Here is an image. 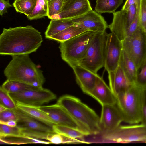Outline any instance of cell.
<instances>
[{"mask_svg":"<svg viewBox=\"0 0 146 146\" xmlns=\"http://www.w3.org/2000/svg\"><path fill=\"white\" fill-rule=\"evenodd\" d=\"M122 50V42L117 37L111 32L107 34L104 67L108 73L114 71L119 66Z\"/></svg>","mask_w":146,"mask_h":146,"instance_id":"cell-11","label":"cell"},{"mask_svg":"<svg viewBox=\"0 0 146 146\" xmlns=\"http://www.w3.org/2000/svg\"><path fill=\"white\" fill-rule=\"evenodd\" d=\"M17 106L29 115L52 127L54 122L38 107L24 105L16 103Z\"/></svg>","mask_w":146,"mask_h":146,"instance_id":"cell-21","label":"cell"},{"mask_svg":"<svg viewBox=\"0 0 146 146\" xmlns=\"http://www.w3.org/2000/svg\"><path fill=\"white\" fill-rule=\"evenodd\" d=\"M43 41L41 33L31 25L4 28L0 35V54H29L36 52Z\"/></svg>","mask_w":146,"mask_h":146,"instance_id":"cell-1","label":"cell"},{"mask_svg":"<svg viewBox=\"0 0 146 146\" xmlns=\"http://www.w3.org/2000/svg\"><path fill=\"white\" fill-rule=\"evenodd\" d=\"M144 89L135 83L116 96V105L122 115L123 121L131 125L141 123Z\"/></svg>","mask_w":146,"mask_h":146,"instance_id":"cell-4","label":"cell"},{"mask_svg":"<svg viewBox=\"0 0 146 146\" xmlns=\"http://www.w3.org/2000/svg\"><path fill=\"white\" fill-rule=\"evenodd\" d=\"M48 8V2L46 0H37L33 11L27 17L29 20H32L47 16Z\"/></svg>","mask_w":146,"mask_h":146,"instance_id":"cell-30","label":"cell"},{"mask_svg":"<svg viewBox=\"0 0 146 146\" xmlns=\"http://www.w3.org/2000/svg\"><path fill=\"white\" fill-rule=\"evenodd\" d=\"M22 136H24L22 133L21 129L17 126L11 127L0 123V137Z\"/></svg>","mask_w":146,"mask_h":146,"instance_id":"cell-31","label":"cell"},{"mask_svg":"<svg viewBox=\"0 0 146 146\" xmlns=\"http://www.w3.org/2000/svg\"><path fill=\"white\" fill-rule=\"evenodd\" d=\"M121 41L123 49L134 61L138 72L146 59V33L140 26Z\"/></svg>","mask_w":146,"mask_h":146,"instance_id":"cell-9","label":"cell"},{"mask_svg":"<svg viewBox=\"0 0 146 146\" xmlns=\"http://www.w3.org/2000/svg\"><path fill=\"white\" fill-rule=\"evenodd\" d=\"M46 140L51 143L55 144H90L84 140L70 137L64 135L54 133L48 134Z\"/></svg>","mask_w":146,"mask_h":146,"instance_id":"cell-28","label":"cell"},{"mask_svg":"<svg viewBox=\"0 0 146 146\" xmlns=\"http://www.w3.org/2000/svg\"><path fill=\"white\" fill-rule=\"evenodd\" d=\"M92 143L146 142V126L142 124L121 126L107 133L95 135Z\"/></svg>","mask_w":146,"mask_h":146,"instance_id":"cell-5","label":"cell"},{"mask_svg":"<svg viewBox=\"0 0 146 146\" xmlns=\"http://www.w3.org/2000/svg\"><path fill=\"white\" fill-rule=\"evenodd\" d=\"M119 66L122 68L131 83V84L135 83L138 72L136 66L123 49L119 61Z\"/></svg>","mask_w":146,"mask_h":146,"instance_id":"cell-20","label":"cell"},{"mask_svg":"<svg viewBox=\"0 0 146 146\" xmlns=\"http://www.w3.org/2000/svg\"><path fill=\"white\" fill-rule=\"evenodd\" d=\"M46 0L47 1V2H49V1H50L51 0Z\"/></svg>","mask_w":146,"mask_h":146,"instance_id":"cell-44","label":"cell"},{"mask_svg":"<svg viewBox=\"0 0 146 146\" xmlns=\"http://www.w3.org/2000/svg\"><path fill=\"white\" fill-rule=\"evenodd\" d=\"M0 105L7 109L13 110L17 108L16 103L10 96L9 93L1 86L0 88Z\"/></svg>","mask_w":146,"mask_h":146,"instance_id":"cell-33","label":"cell"},{"mask_svg":"<svg viewBox=\"0 0 146 146\" xmlns=\"http://www.w3.org/2000/svg\"><path fill=\"white\" fill-rule=\"evenodd\" d=\"M17 116L14 110L7 109L0 112V123L4 124L11 121H17Z\"/></svg>","mask_w":146,"mask_h":146,"instance_id":"cell-35","label":"cell"},{"mask_svg":"<svg viewBox=\"0 0 146 146\" xmlns=\"http://www.w3.org/2000/svg\"><path fill=\"white\" fill-rule=\"evenodd\" d=\"M102 106L99 123L101 130L100 133L111 131L123 121L122 115L116 104Z\"/></svg>","mask_w":146,"mask_h":146,"instance_id":"cell-13","label":"cell"},{"mask_svg":"<svg viewBox=\"0 0 146 146\" xmlns=\"http://www.w3.org/2000/svg\"><path fill=\"white\" fill-rule=\"evenodd\" d=\"M13 110L17 118V126L21 129L23 136L46 140L48 134L55 133L52 127L32 117L17 107Z\"/></svg>","mask_w":146,"mask_h":146,"instance_id":"cell-8","label":"cell"},{"mask_svg":"<svg viewBox=\"0 0 146 146\" xmlns=\"http://www.w3.org/2000/svg\"><path fill=\"white\" fill-rule=\"evenodd\" d=\"M54 132L64 135L68 137L82 139L88 135L83 131L67 126L54 124L52 127Z\"/></svg>","mask_w":146,"mask_h":146,"instance_id":"cell-26","label":"cell"},{"mask_svg":"<svg viewBox=\"0 0 146 146\" xmlns=\"http://www.w3.org/2000/svg\"><path fill=\"white\" fill-rule=\"evenodd\" d=\"M1 87L8 93L18 92L42 88L22 82L7 80Z\"/></svg>","mask_w":146,"mask_h":146,"instance_id":"cell-23","label":"cell"},{"mask_svg":"<svg viewBox=\"0 0 146 146\" xmlns=\"http://www.w3.org/2000/svg\"><path fill=\"white\" fill-rule=\"evenodd\" d=\"M0 138L1 143L2 142L6 144H20L29 143H51L49 141H43L27 136H6Z\"/></svg>","mask_w":146,"mask_h":146,"instance_id":"cell-27","label":"cell"},{"mask_svg":"<svg viewBox=\"0 0 146 146\" xmlns=\"http://www.w3.org/2000/svg\"><path fill=\"white\" fill-rule=\"evenodd\" d=\"M92 9L88 0H69L64 5L60 13L51 19L71 20Z\"/></svg>","mask_w":146,"mask_h":146,"instance_id":"cell-15","label":"cell"},{"mask_svg":"<svg viewBox=\"0 0 146 146\" xmlns=\"http://www.w3.org/2000/svg\"><path fill=\"white\" fill-rule=\"evenodd\" d=\"M56 103L64 108L88 135H95L100 133V117L79 99L66 94L60 97Z\"/></svg>","mask_w":146,"mask_h":146,"instance_id":"cell-2","label":"cell"},{"mask_svg":"<svg viewBox=\"0 0 146 146\" xmlns=\"http://www.w3.org/2000/svg\"><path fill=\"white\" fill-rule=\"evenodd\" d=\"M139 70L140 71L138 72L135 83L141 88L145 89H146V59Z\"/></svg>","mask_w":146,"mask_h":146,"instance_id":"cell-34","label":"cell"},{"mask_svg":"<svg viewBox=\"0 0 146 146\" xmlns=\"http://www.w3.org/2000/svg\"><path fill=\"white\" fill-rule=\"evenodd\" d=\"M108 73L110 87L116 97L119 93L127 89L132 84L119 65L115 71Z\"/></svg>","mask_w":146,"mask_h":146,"instance_id":"cell-18","label":"cell"},{"mask_svg":"<svg viewBox=\"0 0 146 146\" xmlns=\"http://www.w3.org/2000/svg\"><path fill=\"white\" fill-rule=\"evenodd\" d=\"M96 32L86 31L60 42L59 48L62 59L71 67L78 64L84 56Z\"/></svg>","mask_w":146,"mask_h":146,"instance_id":"cell-6","label":"cell"},{"mask_svg":"<svg viewBox=\"0 0 146 146\" xmlns=\"http://www.w3.org/2000/svg\"><path fill=\"white\" fill-rule=\"evenodd\" d=\"M37 0H15L13 4L17 13L24 14L27 16L34 9Z\"/></svg>","mask_w":146,"mask_h":146,"instance_id":"cell-29","label":"cell"},{"mask_svg":"<svg viewBox=\"0 0 146 146\" xmlns=\"http://www.w3.org/2000/svg\"><path fill=\"white\" fill-rule=\"evenodd\" d=\"M113 14V21L111 23L108 25V28L111 32L122 41L125 39L126 33L128 28L126 11L121 9Z\"/></svg>","mask_w":146,"mask_h":146,"instance_id":"cell-19","label":"cell"},{"mask_svg":"<svg viewBox=\"0 0 146 146\" xmlns=\"http://www.w3.org/2000/svg\"><path fill=\"white\" fill-rule=\"evenodd\" d=\"M74 25L86 31L104 32L108 25L101 14L92 9L71 20Z\"/></svg>","mask_w":146,"mask_h":146,"instance_id":"cell-12","label":"cell"},{"mask_svg":"<svg viewBox=\"0 0 146 146\" xmlns=\"http://www.w3.org/2000/svg\"><path fill=\"white\" fill-rule=\"evenodd\" d=\"M86 30L74 25L50 37L48 39L63 42L86 31Z\"/></svg>","mask_w":146,"mask_h":146,"instance_id":"cell-24","label":"cell"},{"mask_svg":"<svg viewBox=\"0 0 146 146\" xmlns=\"http://www.w3.org/2000/svg\"><path fill=\"white\" fill-rule=\"evenodd\" d=\"M13 7L9 2V0H0V15L2 16L7 13V9Z\"/></svg>","mask_w":146,"mask_h":146,"instance_id":"cell-39","label":"cell"},{"mask_svg":"<svg viewBox=\"0 0 146 146\" xmlns=\"http://www.w3.org/2000/svg\"><path fill=\"white\" fill-rule=\"evenodd\" d=\"M11 56L12 60L4 70L7 80L43 87L46 81L43 71L32 61L29 54Z\"/></svg>","mask_w":146,"mask_h":146,"instance_id":"cell-3","label":"cell"},{"mask_svg":"<svg viewBox=\"0 0 146 146\" xmlns=\"http://www.w3.org/2000/svg\"><path fill=\"white\" fill-rule=\"evenodd\" d=\"M141 123L146 126V89L144 90L143 93Z\"/></svg>","mask_w":146,"mask_h":146,"instance_id":"cell-38","label":"cell"},{"mask_svg":"<svg viewBox=\"0 0 146 146\" xmlns=\"http://www.w3.org/2000/svg\"><path fill=\"white\" fill-rule=\"evenodd\" d=\"M71 68L74 74L77 84L82 91L88 95L94 89L98 75L78 64Z\"/></svg>","mask_w":146,"mask_h":146,"instance_id":"cell-16","label":"cell"},{"mask_svg":"<svg viewBox=\"0 0 146 146\" xmlns=\"http://www.w3.org/2000/svg\"><path fill=\"white\" fill-rule=\"evenodd\" d=\"M127 23L128 28L135 20L136 17L137 10V4L131 5L125 10Z\"/></svg>","mask_w":146,"mask_h":146,"instance_id":"cell-37","label":"cell"},{"mask_svg":"<svg viewBox=\"0 0 146 146\" xmlns=\"http://www.w3.org/2000/svg\"><path fill=\"white\" fill-rule=\"evenodd\" d=\"M137 0H126L122 9L126 10L131 5L137 4Z\"/></svg>","mask_w":146,"mask_h":146,"instance_id":"cell-40","label":"cell"},{"mask_svg":"<svg viewBox=\"0 0 146 146\" xmlns=\"http://www.w3.org/2000/svg\"><path fill=\"white\" fill-rule=\"evenodd\" d=\"M140 19L141 27L146 33V0H141Z\"/></svg>","mask_w":146,"mask_h":146,"instance_id":"cell-36","label":"cell"},{"mask_svg":"<svg viewBox=\"0 0 146 146\" xmlns=\"http://www.w3.org/2000/svg\"><path fill=\"white\" fill-rule=\"evenodd\" d=\"M107 34L106 32L96 33L79 64L95 74L104 67Z\"/></svg>","mask_w":146,"mask_h":146,"instance_id":"cell-7","label":"cell"},{"mask_svg":"<svg viewBox=\"0 0 146 146\" xmlns=\"http://www.w3.org/2000/svg\"><path fill=\"white\" fill-rule=\"evenodd\" d=\"M7 109L2 105H0V112L3 111Z\"/></svg>","mask_w":146,"mask_h":146,"instance_id":"cell-42","label":"cell"},{"mask_svg":"<svg viewBox=\"0 0 146 146\" xmlns=\"http://www.w3.org/2000/svg\"><path fill=\"white\" fill-rule=\"evenodd\" d=\"M64 5L63 0H51L48 2L47 17L51 19L60 12Z\"/></svg>","mask_w":146,"mask_h":146,"instance_id":"cell-32","label":"cell"},{"mask_svg":"<svg viewBox=\"0 0 146 146\" xmlns=\"http://www.w3.org/2000/svg\"><path fill=\"white\" fill-rule=\"evenodd\" d=\"M16 103L40 107L56 98V95L50 90L42 88L23 92L9 93Z\"/></svg>","mask_w":146,"mask_h":146,"instance_id":"cell-10","label":"cell"},{"mask_svg":"<svg viewBox=\"0 0 146 146\" xmlns=\"http://www.w3.org/2000/svg\"><path fill=\"white\" fill-rule=\"evenodd\" d=\"M123 0H96L95 11L101 13H112L123 3Z\"/></svg>","mask_w":146,"mask_h":146,"instance_id":"cell-25","label":"cell"},{"mask_svg":"<svg viewBox=\"0 0 146 146\" xmlns=\"http://www.w3.org/2000/svg\"><path fill=\"white\" fill-rule=\"evenodd\" d=\"M69 0H63L64 2V4L66 3V2H67Z\"/></svg>","mask_w":146,"mask_h":146,"instance_id":"cell-43","label":"cell"},{"mask_svg":"<svg viewBox=\"0 0 146 146\" xmlns=\"http://www.w3.org/2000/svg\"><path fill=\"white\" fill-rule=\"evenodd\" d=\"M50 19L45 33V37L48 38L74 25L70 20L63 19Z\"/></svg>","mask_w":146,"mask_h":146,"instance_id":"cell-22","label":"cell"},{"mask_svg":"<svg viewBox=\"0 0 146 146\" xmlns=\"http://www.w3.org/2000/svg\"><path fill=\"white\" fill-rule=\"evenodd\" d=\"M4 124H5L10 126L15 127L17 126V121H11L6 122Z\"/></svg>","mask_w":146,"mask_h":146,"instance_id":"cell-41","label":"cell"},{"mask_svg":"<svg viewBox=\"0 0 146 146\" xmlns=\"http://www.w3.org/2000/svg\"><path fill=\"white\" fill-rule=\"evenodd\" d=\"M88 95L96 99L102 106L116 104V96L103 78L98 75L94 89Z\"/></svg>","mask_w":146,"mask_h":146,"instance_id":"cell-17","label":"cell"},{"mask_svg":"<svg viewBox=\"0 0 146 146\" xmlns=\"http://www.w3.org/2000/svg\"><path fill=\"white\" fill-rule=\"evenodd\" d=\"M38 108L45 113L55 124L67 126L84 132L78 123L61 105L56 103L41 106Z\"/></svg>","mask_w":146,"mask_h":146,"instance_id":"cell-14","label":"cell"}]
</instances>
